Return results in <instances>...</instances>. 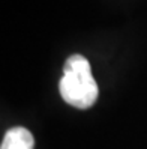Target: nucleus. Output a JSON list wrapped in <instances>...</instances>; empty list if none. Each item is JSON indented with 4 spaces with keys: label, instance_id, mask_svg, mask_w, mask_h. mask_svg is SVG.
<instances>
[{
    "label": "nucleus",
    "instance_id": "nucleus-1",
    "mask_svg": "<svg viewBox=\"0 0 147 149\" xmlns=\"http://www.w3.org/2000/svg\"><path fill=\"white\" fill-rule=\"evenodd\" d=\"M59 92L66 104L86 110L98 100V83L92 75L89 60L81 54L68 57L63 66V77L59 83Z\"/></svg>",
    "mask_w": 147,
    "mask_h": 149
},
{
    "label": "nucleus",
    "instance_id": "nucleus-2",
    "mask_svg": "<svg viewBox=\"0 0 147 149\" xmlns=\"http://www.w3.org/2000/svg\"><path fill=\"white\" fill-rule=\"evenodd\" d=\"M35 139L24 127H14L6 131L0 149H33Z\"/></svg>",
    "mask_w": 147,
    "mask_h": 149
}]
</instances>
